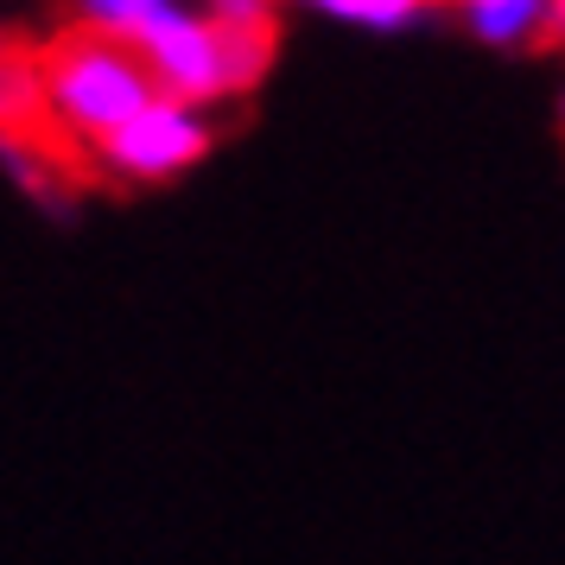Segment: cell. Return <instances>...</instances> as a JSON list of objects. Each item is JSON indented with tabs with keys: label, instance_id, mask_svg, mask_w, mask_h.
Returning <instances> with one entry per match:
<instances>
[{
	"label": "cell",
	"instance_id": "cell-1",
	"mask_svg": "<svg viewBox=\"0 0 565 565\" xmlns=\"http://www.w3.org/2000/svg\"><path fill=\"white\" fill-rule=\"evenodd\" d=\"M147 71H153V89L172 96V103L191 108H223L255 96L274 57H280V26H216L198 7H179L166 26L140 45Z\"/></svg>",
	"mask_w": 565,
	"mask_h": 565
},
{
	"label": "cell",
	"instance_id": "cell-2",
	"mask_svg": "<svg viewBox=\"0 0 565 565\" xmlns=\"http://www.w3.org/2000/svg\"><path fill=\"white\" fill-rule=\"evenodd\" d=\"M153 71L140 45L103 39V32H64L52 52H45V121L57 140L71 147H103L108 134L134 121L140 108L153 103Z\"/></svg>",
	"mask_w": 565,
	"mask_h": 565
},
{
	"label": "cell",
	"instance_id": "cell-3",
	"mask_svg": "<svg viewBox=\"0 0 565 565\" xmlns=\"http://www.w3.org/2000/svg\"><path fill=\"white\" fill-rule=\"evenodd\" d=\"M210 147H216V121H210L204 108L153 96L134 121H121V128L108 134L89 159L115 184H172L184 172H198L210 159Z\"/></svg>",
	"mask_w": 565,
	"mask_h": 565
},
{
	"label": "cell",
	"instance_id": "cell-4",
	"mask_svg": "<svg viewBox=\"0 0 565 565\" xmlns=\"http://www.w3.org/2000/svg\"><path fill=\"white\" fill-rule=\"evenodd\" d=\"M451 20L483 52H534L553 39V0H451Z\"/></svg>",
	"mask_w": 565,
	"mask_h": 565
},
{
	"label": "cell",
	"instance_id": "cell-5",
	"mask_svg": "<svg viewBox=\"0 0 565 565\" xmlns=\"http://www.w3.org/2000/svg\"><path fill=\"white\" fill-rule=\"evenodd\" d=\"M45 121V57L0 45V134H26Z\"/></svg>",
	"mask_w": 565,
	"mask_h": 565
},
{
	"label": "cell",
	"instance_id": "cell-6",
	"mask_svg": "<svg viewBox=\"0 0 565 565\" xmlns=\"http://www.w3.org/2000/svg\"><path fill=\"white\" fill-rule=\"evenodd\" d=\"M184 0H77L83 32H103V39H121V45H147Z\"/></svg>",
	"mask_w": 565,
	"mask_h": 565
},
{
	"label": "cell",
	"instance_id": "cell-7",
	"mask_svg": "<svg viewBox=\"0 0 565 565\" xmlns=\"http://www.w3.org/2000/svg\"><path fill=\"white\" fill-rule=\"evenodd\" d=\"M306 7L350 32H407L433 13L438 0H306Z\"/></svg>",
	"mask_w": 565,
	"mask_h": 565
},
{
	"label": "cell",
	"instance_id": "cell-8",
	"mask_svg": "<svg viewBox=\"0 0 565 565\" xmlns=\"http://www.w3.org/2000/svg\"><path fill=\"white\" fill-rule=\"evenodd\" d=\"M184 7L210 13L216 26H280L274 20V0H184Z\"/></svg>",
	"mask_w": 565,
	"mask_h": 565
},
{
	"label": "cell",
	"instance_id": "cell-9",
	"mask_svg": "<svg viewBox=\"0 0 565 565\" xmlns=\"http://www.w3.org/2000/svg\"><path fill=\"white\" fill-rule=\"evenodd\" d=\"M553 39L565 45V0H553Z\"/></svg>",
	"mask_w": 565,
	"mask_h": 565
},
{
	"label": "cell",
	"instance_id": "cell-10",
	"mask_svg": "<svg viewBox=\"0 0 565 565\" xmlns=\"http://www.w3.org/2000/svg\"><path fill=\"white\" fill-rule=\"evenodd\" d=\"M553 121H559V134H565V83H559V103H553Z\"/></svg>",
	"mask_w": 565,
	"mask_h": 565
},
{
	"label": "cell",
	"instance_id": "cell-11",
	"mask_svg": "<svg viewBox=\"0 0 565 565\" xmlns=\"http://www.w3.org/2000/svg\"><path fill=\"white\" fill-rule=\"evenodd\" d=\"M0 45H7V39H0Z\"/></svg>",
	"mask_w": 565,
	"mask_h": 565
}]
</instances>
